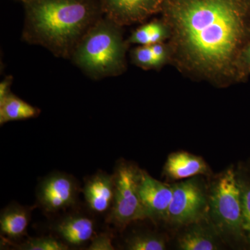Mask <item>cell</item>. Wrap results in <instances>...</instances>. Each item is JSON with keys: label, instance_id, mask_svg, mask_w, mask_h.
<instances>
[{"label": "cell", "instance_id": "6da1fadb", "mask_svg": "<svg viewBox=\"0 0 250 250\" xmlns=\"http://www.w3.org/2000/svg\"><path fill=\"white\" fill-rule=\"evenodd\" d=\"M171 16L195 65L220 70L230 62L243 34L241 12L233 0H177Z\"/></svg>", "mask_w": 250, "mask_h": 250}, {"label": "cell", "instance_id": "7a4b0ae2", "mask_svg": "<svg viewBox=\"0 0 250 250\" xmlns=\"http://www.w3.org/2000/svg\"><path fill=\"white\" fill-rule=\"evenodd\" d=\"M24 39L59 57H70L97 22L92 0H25Z\"/></svg>", "mask_w": 250, "mask_h": 250}, {"label": "cell", "instance_id": "3957f363", "mask_svg": "<svg viewBox=\"0 0 250 250\" xmlns=\"http://www.w3.org/2000/svg\"><path fill=\"white\" fill-rule=\"evenodd\" d=\"M116 24L108 18L97 21L72 54L75 64L93 78L113 76L124 66L125 46Z\"/></svg>", "mask_w": 250, "mask_h": 250}, {"label": "cell", "instance_id": "277c9868", "mask_svg": "<svg viewBox=\"0 0 250 250\" xmlns=\"http://www.w3.org/2000/svg\"><path fill=\"white\" fill-rule=\"evenodd\" d=\"M208 216L221 237L244 241L241 189L233 166L218 174L208 187Z\"/></svg>", "mask_w": 250, "mask_h": 250}, {"label": "cell", "instance_id": "5b68a950", "mask_svg": "<svg viewBox=\"0 0 250 250\" xmlns=\"http://www.w3.org/2000/svg\"><path fill=\"white\" fill-rule=\"evenodd\" d=\"M142 170L137 166L121 161L115 169V195L108 222L125 228L133 222L147 219L139 195Z\"/></svg>", "mask_w": 250, "mask_h": 250}, {"label": "cell", "instance_id": "8992f818", "mask_svg": "<svg viewBox=\"0 0 250 250\" xmlns=\"http://www.w3.org/2000/svg\"><path fill=\"white\" fill-rule=\"evenodd\" d=\"M172 187L166 222L176 227H187L209 217L208 188L200 176L172 184Z\"/></svg>", "mask_w": 250, "mask_h": 250}, {"label": "cell", "instance_id": "52a82bcc", "mask_svg": "<svg viewBox=\"0 0 250 250\" xmlns=\"http://www.w3.org/2000/svg\"><path fill=\"white\" fill-rule=\"evenodd\" d=\"M79 188L68 174L57 172L46 177L38 188L39 205L48 213L65 209L76 203Z\"/></svg>", "mask_w": 250, "mask_h": 250}, {"label": "cell", "instance_id": "ba28073f", "mask_svg": "<svg viewBox=\"0 0 250 250\" xmlns=\"http://www.w3.org/2000/svg\"><path fill=\"white\" fill-rule=\"evenodd\" d=\"M172 194V184L159 182L142 170L139 195L148 219L153 221H166Z\"/></svg>", "mask_w": 250, "mask_h": 250}, {"label": "cell", "instance_id": "9c48e42d", "mask_svg": "<svg viewBox=\"0 0 250 250\" xmlns=\"http://www.w3.org/2000/svg\"><path fill=\"white\" fill-rule=\"evenodd\" d=\"M177 240L182 250H217L221 249V236L208 218L187 225Z\"/></svg>", "mask_w": 250, "mask_h": 250}, {"label": "cell", "instance_id": "30bf717a", "mask_svg": "<svg viewBox=\"0 0 250 250\" xmlns=\"http://www.w3.org/2000/svg\"><path fill=\"white\" fill-rule=\"evenodd\" d=\"M83 192L92 211L104 213L111 210L115 195L114 174L97 172L85 182Z\"/></svg>", "mask_w": 250, "mask_h": 250}, {"label": "cell", "instance_id": "8fae6325", "mask_svg": "<svg viewBox=\"0 0 250 250\" xmlns=\"http://www.w3.org/2000/svg\"><path fill=\"white\" fill-rule=\"evenodd\" d=\"M163 172L166 178L172 181L211 174L209 166L203 158L184 151L169 154Z\"/></svg>", "mask_w": 250, "mask_h": 250}, {"label": "cell", "instance_id": "7c38bea8", "mask_svg": "<svg viewBox=\"0 0 250 250\" xmlns=\"http://www.w3.org/2000/svg\"><path fill=\"white\" fill-rule=\"evenodd\" d=\"M159 6V0H103V9L108 19L121 24L142 20Z\"/></svg>", "mask_w": 250, "mask_h": 250}, {"label": "cell", "instance_id": "4fadbf2b", "mask_svg": "<svg viewBox=\"0 0 250 250\" xmlns=\"http://www.w3.org/2000/svg\"><path fill=\"white\" fill-rule=\"evenodd\" d=\"M54 230L66 244L80 246L93 238L95 224L88 217L72 215L56 224Z\"/></svg>", "mask_w": 250, "mask_h": 250}, {"label": "cell", "instance_id": "5bb4252c", "mask_svg": "<svg viewBox=\"0 0 250 250\" xmlns=\"http://www.w3.org/2000/svg\"><path fill=\"white\" fill-rule=\"evenodd\" d=\"M30 208L12 203L1 210L0 231L9 239H18L26 234L31 220Z\"/></svg>", "mask_w": 250, "mask_h": 250}, {"label": "cell", "instance_id": "9a60e30c", "mask_svg": "<svg viewBox=\"0 0 250 250\" xmlns=\"http://www.w3.org/2000/svg\"><path fill=\"white\" fill-rule=\"evenodd\" d=\"M40 110L10 93L0 100V125L11 121H24L36 118Z\"/></svg>", "mask_w": 250, "mask_h": 250}, {"label": "cell", "instance_id": "2e32d148", "mask_svg": "<svg viewBox=\"0 0 250 250\" xmlns=\"http://www.w3.org/2000/svg\"><path fill=\"white\" fill-rule=\"evenodd\" d=\"M125 249L129 250H164L166 241L164 236L151 232L138 233L126 241Z\"/></svg>", "mask_w": 250, "mask_h": 250}, {"label": "cell", "instance_id": "e0dca14e", "mask_svg": "<svg viewBox=\"0 0 250 250\" xmlns=\"http://www.w3.org/2000/svg\"><path fill=\"white\" fill-rule=\"evenodd\" d=\"M241 189L242 229L245 241L250 245V178L246 172L237 170Z\"/></svg>", "mask_w": 250, "mask_h": 250}, {"label": "cell", "instance_id": "ac0fdd59", "mask_svg": "<svg viewBox=\"0 0 250 250\" xmlns=\"http://www.w3.org/2000/svg\"><path fill=\"white\" fill-rule=\"evenodd\" d=\"M21 250H67L69 247L66 243L56 239L53 237L45 236L29 238L25 243L16 246Z\"/></svg>", "mask_w": 250, "mask_h": 250}, {"label": "cell", "instance_id": "d6986e66", "mask_svg": "<svg viewBox=\"0 0 250 250\" xmlns=\"http://www.w3.org/2000/svg\"><path fill=\"white\" fill-rule=\"evenodd\" d=\"M162 28L163 26L158 22L146 24L135 31L130 39V42L142 45H152Z\"/></svg>", "mask_w": 250, "mask_h": 250}, {"label": "cell", "instance_id": "ffe728a7", "mask_svg": "<svg viewBox=\"0 0 250 250\" xmlns=\"http://www.w3.org/2000/svg\"><path fill=\"white\" fill-rule=\"evenodd\" d=\"M135 62L143 67H150L159 65L149 45L138 47L134 52Z\"/></svg>", "mask_w": 250, "mask_h": 250}, {"label": "cell", "instance_id": "44dd1931", "mask_svg": "<svg viewBox=\"0 0 250 250\" xmlns=\"http://www.w3.org/2000/svg\"><path fill=\"white\" fill-rule=\"evenodd\" d=\"M88 250H114L112 244V237L108 233H100L92 239L91 243L87 248Z\"/></svg>", "mask_w": 250, "mask_h": 250}, {"label": "cell", "instance_id": "7402d4cb", "mask_svg": "<svg viewBox=\"0 0 250 250\" xmlns=\"http://www.w3.org/2000/svg\"><path fill=\"white\" fill-rule=\"evenodd\" d=\"M150 46V48L152 49V53L154 54V57L159 62V65L164 62L166 57V50L164 46L158 43L152 44Z\"/></svg>", "mask_w": 250, "mask_h": 250}, {"label": "cell", "instance_id": "603a6c76", "mask_svg": "<svg viewBox=\"0 0 250 250\" xmlns=\"http://www.w3.org/2000/svg\"><path fill=\"white\" fill-rule=\"evenodd\" d=\"M12 77H7L0 83V100H3L11 93L10 87L12 83Z\"/></svg>", "mask_w": 250, "mask_h": 250}, {"label": "cell", "instance_id": "cb8c5ba5", "mask_svg": "<svg viewBox=\"0 0 250 250\" xmlns=\"http://www.w3.org/2000/svg\"><path fill=\"white\" fill-rule=\"evenodd\" d=\"M246 57L248 59V62H250V45L246 52Z\"/></svg>", "mask_w": 250, "mask_h": 250}, {"label": "cell", "instance_id": "d4e9b609", "mask_svg": "<svg viewBox=\"0 0 250 250\" xmlns=\"http://www.w3.org/2000/svg\"><path fill=\"white\" fill-rule=\"evenodd\" d=\"M21 1H25V0H21Z\"/></svg>", "mask_w": 250, "mask_h": 250}]
</instances>
